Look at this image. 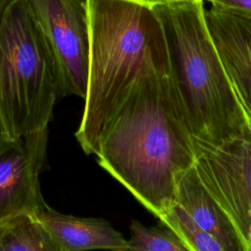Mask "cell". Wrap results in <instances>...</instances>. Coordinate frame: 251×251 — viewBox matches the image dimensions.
I'll use <instances>...</instances> for the list:
<instances>
[{
    "label": "cell",
    "instance_id": "1",
    "mask_svg": "<svg viewBox=\"0 0 251 251\" xmlns=\"http://www.w3.org/2000/svg\"><path fill=\"white\" fill-rule=\"evenodd\" d=\"M97 162L158 220L176 176L195 164L193 133L170 53L148 62L105 121Z\"/></svg>",
    "mask_w": 251,
    "mask_h": 251
},
{
    "label": "cell",
    "instance_id": "2",
    "mask_svg": "<svg viewBox=\"0 0 251 251\" xmlns=\"http://www.w3.org/2000/svg\"><path fill=\"white\" fill-rule=\"evenodd\" d=\"M87 92L76 141L95 155L109 114L144 66L169 53L162 22L151 6L132 0H89Z\"/></svg>",
    "mask_w": 251,
    "mask_h": 251
},
{
    "label": "cell",
    "instance_id": "3",
    "mask_svg": "<svg viewBox=\"0 0 251 251\" xmlns=\"http://www.w3.org/2000/svg\"><path fill=\"white\" fill-rule=\"evenodd\" d=\"M153 8L165 30L173 74L193 136L217 145L251 131V121L209 31L204 0Z\"/></svg>",
    "mask_w": 251,
    "mask_h": 251
},
{
    "label": "cell",
    "instance_id": "4",
    "mask_svg": "<svg viewBox=\"0 0 251 251\" xmlns=\"http://www.w3.org/2000/svg\"><path fill=\"white\" fill-rule=\"evenodd\" d=\"M58 99L48 43L29 0H17L0 21V136L19 138L48 127Z\"/></svg>",
    "mask_w": 251,
    "mask_h": 251
},
{
    "label": "cell",
    "instance_id": "5",
    "mask_svg": "<svg viewBox=\"0 0 251 251\" xmlns=\"http://www.w3.org/2000/svg\"><path fill=\"white\" fill-rule=\"evenodd\" d=\"M197 174L229 219L241 251H251V131L222 144L193 136Z\"/></svg>",
    "mask_w": 251,
    "mask_h": 251
},
{
    "label": "cell",
    "instance_id": "6",
    "mask_svg": "<svg viewBox=\"0 0 251 251\" xmlns=\"http://www.w3.org/2000/svg\"><path fill=\"white\" fill-rule=\"evenodd\" d=\"M50 48L59 98L87 92L90 52L89 0H29Z\"/></svg>",
    "mask_w": 251,
    "mask_h": 251
},
{
    "label": "cell",
    "instance_id": "7",
    "mask_svg": "<svg viewBox=\"0 0 251 251\" xmlns=\"http://www.w3.org/2000/svg\"><path fill=\"white\" fill-rule=\"evenodd\" d=\"M47 142L48 127L19 138L0 136V223L48 206L39 184Z\"/></svg>",
    "mask_w": 251,
    "mask_h": 251
},
{
    "label": "cell",
    "instance_id": "8",
    "mask_svg": "<svg viewBox=\"0 0 251 251\" xmlns=\"http://www.w3.org/2000/svg\"><path fill=\"white\" fill-rule=\"evenodd\" d=\"M207 25L232 88L251 121V22L211 7Z\"/></svg>",
    "mask_w": 251,
    "mask_h": 251
},
{
    "label": "cell",
    "instance_id": "9",
    "mask_svg": "<svg viewBox=\"0 0 251 251\" xmlns=\"http://www.w3.org/2000/svg\"><path fill=\"white\" fill-rule=\"evenodd\" d=\"M36 216L47 228L58 251L127 250V240L106 220L65 215L49 205Z\"/></svg>",
    "mask_w": 251,
    "mask_h": 251
},
{
    "label": "cell",
    "instance_id": "10",
    "mask_svg": "<svg viewBox=\"0 0 251 251\" xmlns=\"http://www.w3.org/2000/svg\"><path fill=\"white\" fill-rule=\"evenodd\" d=\"M175 202L198 226L216 237L225 251H241L229 219L201 181L194 165L176 176Z\"/></svg>",
    "mask_w": 251,
    "mask_h": 251
},
{
    "label": "cell",
    "instance_id": "11",
    "mask_svg": "<svg viewBox=\"0 0 251 251\" xmlns=\"http://www.w3.org/2000/svg\"><path fill=\"white\" fill-rule=\"evenodd\" d=\"M0 251H58L36 214H23L0 223Z\"/></svg>",
    "mask_w": 251,
    "mask_h": 251
},
{
    "label": "cell",
    "instance_id": "12",
    "mask_svg": "<svg viewBox=\"0 0 251 251\" xmlns=\"http://www.w3.org/2000/svg\"><path fill=\"white\" fill-rule=\"evenodd\" d=\"M159 222L170 227L188 251H225L221 242L198 226L175 201Z\"/></svg>",
    "mask_w": 251,
    "mask_h": 251
},
{
    "label": "cell",
    "instance_id": "13",
    "mask_svg": "<svg viewBox=\"0 0 251 251\" xmlns=\"http://www.w3.org/2000/svg\"><path fill=\"white\" fill-rule=\"evenodd\" d=\"M129 229L130 238L127 240V250L188 251L178 236L161 222L156 226H145L133 220Z\"/></svg>",
    "mask_w": 251,
    "mask_h": 251
},
{
    "label": "cell",
    "instance_id": "14",
    "mask_svg": "<svg viewBox=\"0 0 251 251\" xmlns=\"http://www.w3.org/2000/svg\"><path fill=\"white\" fill-rule=\"evenodd\" d=\"M212 7L251 22V0H204Z\"/></svg>",
    "mask_w": 251,
    "mask_h": 251
},
{
    "label": "cell",
    "instance_id": "15",
    "mask_svg": "<svg viewBox=\"0 0 251 251\" xmlns=\"http://www.w3.org/2000/svg\"><path fill=\"white\" fill-rule=\"evenodd\" d=\"M132 1H136L151 7H155V6H159V5H166V4H170V3H175V2H179V1H183V0H132Z\"/></svg>",
    "mask_w": 251,
    "mask_h": 251
},
{
    "label": "cell",
    "instance_id": "16",
    "mask_svg": "<svg viewBox=\"0 0 251 251\" xmlns=\"http://www.w3.org/2000/svg\"><path fill=\"white\" fill-rule=\"evenodd\" d=\"M16 1L17 0H0V21L4 14L6 13V11L8 10V8Z\"/></svg>",
    "mask_w": 251,
    "mask_h": 251
}]
</instances>
